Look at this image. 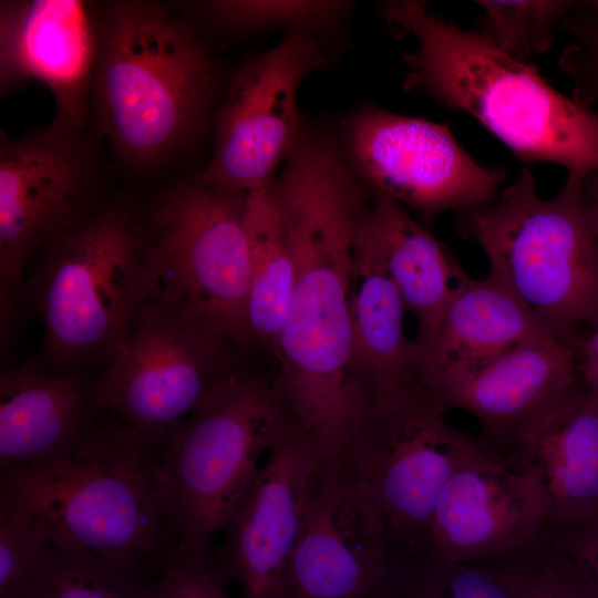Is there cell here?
<instances>
[{
	"instance_id": "5",
	"label": "cell",
	"mask_w": 598,
	"mask_h": 598,
	"mask_svg": "<svg viewBox=\"0 0 598 598\" xmlns=\"http://www.w3.org/2000/svg\"><path fill=\"white\" fill-rule=\"evenodd\" d=\"M584 178L568 174L544 198L524 166L494 200L455 213L488 272L567 343L579 327L598 324V243Z\"/></svg>"
},
{
	"instance_id": "27",
	"label": "cell",
	"mask_w": 598,
	"mask_h": 598,
	"mask_svg": "<svg viewBox=\"0 0 598 598\" xmlns=\"http://www.w3.org/2000/svg\"><path fill=\"white\" fill-rule=\"evenodd\" d=\"M29 598H151L137 573L52 543L37 564Z\"/></svg>"
},
{
	"instance_id": "3",
	"label": "cell",
	"mask_w": 598,
	"mask_h": 598,
	"mask_svg": "<svg viewBox=\"0 0 598 598\" xmlns=\"http://www.w3.org/2000/svg\"><path fill=\"white\" fill-rule=\"evenodd\" d=\"M377 12L394 35L416 42L402 53L406 92L466 112L525 163L580 177L598 171V113L554 89L534 64L432 13L425 1H382Z\"/></svg>"
},
{
	"instance_id": "7",
	"label": "cell",
	"mask_w": 598,
	"mask_h": 598,
	"mask_svg": "<svg viewBox=\"0 0 598 598\" xmlns=\"http://www.w3.org/2000/svg\"><path fill=\"white\" fill-rule=\"evenodd\" d=\"M291 419L277 380L235 365L159 445L157 494L176 547L212 550Z\"/></svg>"
},
{
	"instance_id": "33",
	"label": "cell",
	"mask_w": 598,
	"mask_h": 598,
	"mask_svg": "<svg viewBox=\"0 0 598 598\" xmlns=\"http://www.w3.org/2000/svg\"><path fill=\"white\" fill-rule=\"evenodd\" d=\"M543 532L559 553L575 563L598 591V512L566 527H544Z\"/></svg>"
},
{
	"instance_id": "9",
	"label": "cell",
	"mask_w": 598,
	"mask_h": 598,
	"mask_svg": "<svg viewBox=\"0 0 598 598\" xmlns=\"http://www.w3.org/2000/svg\"><path fill=\"white\" fill-rule=\"evenodd\" d=\"M415 384L369 405L346 451L360 488L379 513L391 555L422 556L447 480L475 445Z\"/></svg>"
},
{
	"instance_id": "36",
	"label": "cell",
	"mask_w": 598,
	"mask_h": 598,
	"mask_svg": "<svg viewBox=\"0 0 598 598\" xmlns=\"http://www.w3.org/2000/svg\"><path fill=\"white\" fill-rule=\"evenodd\" d=\"M590 8H592L598 13V0L586 1Z\"/></svg>"
},
{
	"instance_id": "13",
	"label": "cell",
	"mask_w": 598,
	"mask_h": 598,
	"mask_svg": "<svg viewBox=\"0 0 598 598\" xmlns=\"http://www.w3.org/2000/svg\"><path fill=\"white\" fill-rule=\"evenodd\" d=\"M228 351L150 300L92 382L94 404L162 445L235 367Z\"/></svg>"
},
{
	"instance_id": "1",
	"label": "cell",
	"mask_w": 598,
	"mask_h": 598,
	"mask_svg": "<svg viewBox=\"0 0 598 598\" xmlns=\"http://www.w3.org/2000/svg\"><path fill=\"white\" fill-rule=\"evenodd\" d=\"M293 261L272 352L277 382L319 461L342 457L369 405L351 362L354 248L371 192L334 127L302 122L268 187Z\"/></svg>"
},
{
	"instance_id": "24",
	"label": "cell",
	"mask_w": 598,
	"mask_h": 598,
	"mask_svg": "<svg viewBox=\"0 0 598 598\" xmlns=\"http://www.w3.org/2000/svg\"><path fill=\"white\" fill-rule=\"evenodd\" d=\"M245 229L250 258L249 344L258 343L272 350L290 297L293 261L268 187L248 193Z\"/></svg>"
},
{
	"instance_id": "6",
	"label": "cell",
	"mask_w": 598,
	"mask_h": 598,
	"mask_svg": "<svg viewBox=\"0 0 598 598\" xmlns=\"http://www.w3.org/2000/svg\"><path fill=\"white\" fill-rule=\"evenodd\" d=\"M58 374L109 360L154 292L144 218L103 203L39 252L29 286Z\"/></svg>"
},
{
	"instance_id": "15",
	"label": "cell",
	"mask_w": 598,
	"mask_h": 598,
	"mask_svg": "<svg viewBox=\"0 0 598 598\" xmlns=\"http://www.w3.org/2000/svg\"><path fill=\"white\" fill-rule=\"evenodd\" d=\"M577 385L570 343L539 337L443 368L430 392L447 412L461 409L481 424L477 440L502 460L516 437Z\"/></svg>"
},
{
	"instance_id": "34",
	"label": "cell",
	"mask_w": 598,
	"mask_h": 598,
	"mask_svg": "<svg viewBox=\"0 0 598 598\" xmlns=\"http://www.w3.org/2000/svg\"><path fill=\"white\" fill-rule=\"evenodd\" d=\"M581 379L584 391L598 403V324L580 347Z\"/></svg>"
},
{
	"instance_id": "29",
	"label": "cell",
	"mask_w": 598,
	"mask_h": 598,
	"mask_svg": "<svg viewBox=\"0 0 598 598\" xmlns=\"http://www.w3.org/2000/svg\"><path fill=\"white\" fill-rule=\"evenodd\" d=\"M386 598H511L472 563L391 556Z\"/></svg>"
},
{
	"instance_id": "22",
	"label": "cell",
	"mask_w": 598,
	"mask_h": 598,
	"mask_svg": "<svg viewBox=\"0 0 598 598\" xmlns=\"http://www.w3.org/2000/svg\"><path fill=\"white\" fill-rule=\"evenodd\" d=\"M555 337L495 276L464 272L455 283L431 343L419 348V378L430 390L446 365L486 357L526 340ZM557 338V337H556Z\"/></svg>"
},
{
	"instance_id": "10",
	"label": "cell",
	"mask_w": 598,
	"mask_h": 598,
	"mask_svg": "<svg viewBox=\"0 0 598 598\" xmlns=\"http://www.w3.org/2000/svg\"><path fill=\"white\" fill-rule=\"evenodd\" d=\"M97 137L53 120L18 137L0 133L2 292L18 288L35 255L103 204Z\"/></svg>"
},
{
	"instance_id": "12",
	"label": "cell",
	"mask_w": 598,
	"mask_h": 598,
	"mask_svg": "<svg viewBox=\"0 0 598 598\" xmlns=\"http://www.w3.org/2000/svg\"><path fill=\"white\" fill-rule=\"evenodd\" d=\"M336 131L357 174L371 190L412 209L430 225L441 214L494 200L506 172L477 163L450 127L367 103L346 114Z\"/></svg>"
},
{
	"instance_id": "20",
	"label": "cell",
	"mask_w": 598,
	"mask_h": 598,
	"mask_svg": "<svg viewBox=\"0 0 598 598\" xmlns=\"http://www.w3.org/2000/svg\"><path fill=\"white\" fill-rule=\"evenodd\" d=\"M91 386L81 373L49 374L31 361L3 371L1 468L60 461L82 447L96 429Z\"/></svg>"
},
{
	"instance_id": "21",
	"label": "cell",
	"mask_w": 598,
	"mask_h": 598,
	"mask_svg": "<svg viewBox=\"0 0 598 598\" xmlns=\"http://www.w3.org/2000/svg\"><path fill=\"white\" fill-rule=\"evenodd\" d=\"M355 248L396 287L417 322L420 349L433 340L457 280L465 272L450 249L400 203L371 190Z\"/></svg>"
},
{
	"instance_id": "2",
	"label": "cell",
	"mask_w": 598,
	"mask_h": 598,
	"mask_svg": "<svg viewBox=\"0 0 598 598\" xmlns=\"http://www.w3.org/2000/svg\"><path fill=\"white\" fill-rule=\"evenodd\" d=\"M91 85L93 131L116 162L147 175L212 135L229 76L202 29L177 4L97 2Z\"/></svg>"
},
{
	"instance_id": "28",
	"label": "cell",
	"mask_w": 598,
	"mask_h": 598,
	"mask_svg": "<svg viewBox=\"0 0 598 598\" xmlns=\"http://www.w3.org/2000/svg\"><path fill=\"white\" fill-rule=\"evenodd\" d=\"M478 30L509 56L529 63L554 43L557 27L574 1L478 0Z\"/></svg>"
},
{
	"instance_id": "4",
	"label": "cell",
	"mask_w": 598,
	"mask_h": 598,
	"mask_svg": "<svg viewBox=\"0 0 598 598\" xmlns=\"http://www.w3.org/2000/svg\"><path fill=\"white\" fill-rule=\"evenodd\" d=\"M158 448L121 423L96 426L65 458L1 468L0 494L41 517L53 543L138 573L174 545L157 494Z\"/></svg>"
},
{
	"instance_id": "17",
	"label": "cell",
	"mask_w": 598,
	"mask_h": 598,
	"mask_svg": "<svg viewBox=\"0 0 598 598\" xmlns=\"http://www.w3.org/2000/svg\"><path fill=\"white\" fill-rule=\"evenodd\" d=\"M97 2L0 1V94L29 82L53 96V121L93 130L91 85L97 53Z\"/></svg>"
},
{
	"instance_id": "16",
	"label": "cell",
	"mask_w": 598,
	"mask_h": 598,
	"mask_svg": "<svg viewBox=\"0 0 598 598\" xmlns=\"http://www.w3.org/2000/svg\"><path fill=\"white\" fill-rule=\"evenodd\" d=\"M317 463L308 436L292 417L233 512L215 553L221 573L237 584L243 598H277Z\"/></svg>"
},
{
	"instance_id": "26",
	"label": "cell",
	"mask_w": 598,
	"mask_h": 598,
	"mask_svg": "<svg viewBox=\"0 0 598 598\" xmlns=\"http://www.w3.org/2000/svg\"><path fill=\"white\" fill-rule=\"evenodd\" d=\"M472 564L511 598H598L588 577L551 546L543 530L506 554Z\"/></svg>"
},
{
	"instance_id": "8",
	"label": "cell",
	"mask_w": 598,
	"mask_h": 598,
	"mask_svg": "<svg viewBox=\"0 0 598 598\" xmlns=\"http://www.w3.org/2000/svg\"><path fill=\"white\" fill-rule=\"evenodd\" d=\"M247 195L190 173L158 193L144 217L151 300L182 324L240 349L249 346Z\"/></svg>"
},
{
	"instance_id": "31",
	"label": "cell",
	"mask_w": 598,
	"mask_h": 598,
	"mask_svg": "<svg viewBox=\"0 0 598 598\" xmlns=\"http://www.w3.org/2000/svg\"><path fill=\"white\" fill-rule=\"evenodd\" d=\"M228 582L213 550H185L173 545L151 585V598H229Z\"/></svg>"
},
{
	"instance_id": "18",
	"label": "cell",
	"mask_w": 598,
	"mask_h": 598,
	"mask_svg": "<svg viewBox=\"0 0 598 598\" xmlns=\"http://www.w3.org/2000/svg\"><path fill=\"white\" fill-rule=\"evenodd\" d=\"M547 519L537 482L486 453L476 440L440 494L422 556L452 563L497 557L538 535Z\"/></svg>"
},
{
	"instance_id": "30",
	"label": "cell",
	"mask_w": 598,
	"mask_h": 598,
	"mask_svg": "<svg viewBox=\"0 0 598 598\" xmlns=\"http://www.w3.org/2000/svg\"><path fill=\"white\" fill-rule=\"evenodd\" d=\"M53 542L41 517L0 494V598H29L34 568Z\"/></svg>"
},
{
	"instance_id": "25",
	"label": "cell",
	"mask_w": 598,
	"mask_h": 598,
	"mask_svg": "<svg viewBox=\"0 0 598 598\" xmlns=\"http://www.w3.org/2000/svg\"><path fill=\"white\" fill-rule=\"evenodd\" d=\"M349 0H204L178 4L203 29L248 34L305 32L327 45L340 43L355 8Z\"/></svg>"
},
{
	"instance_id": "14",
	"label": "cell",
	"mask_w": 598,
	"mask_h": 598,
	"mask_svg": "<svg viewBox=\"0 0 598 598\" xmlns=\"http://www.w3.org/2000/svg\"><path fill=\"white\" fill-rule=\"evenodd\" d=\"M383 522L343 455L313 471L277 598H386Z\"/></svg>"
},
{
	"instance_id": "32",
	"label": "cell",
	"mask_w": 598,
	"mask_h": 598,
	"mask_svg": "<svg viewBox=\"0 0 598 598\" xmlns=\"http://www.w3.org/2000/svg\"><path fill=\"white\" fill-rule=\"evenodd\" d=\"M561 27L571 41L561 51L559 69L573 80V99L590 107L598 101V13L586 1H574Z\"/></svg>"
},
{
	"instance_id": "35",
	"label": "cell",
	"mask_w": 598,
	"mask_h": 598,
	"mask_svg": "<svg viewBox=\"0 0 598 598\" xmlns=\"http://www.w3.org/2000/svg\"><path fill=\"white\" fill-rule=\"evenodd\" d=\"M584 190L590 206L598 243V171H594L586 175L584 178Z\"/></svg>"
},
{
	"instance_id": "19",
	"label": "cell",
	"mask_w": 598,
	"mask_h": 598,
	"mask_svg": "<svg viewBox=\"0 0 598 598\" xmlns=\"http://www.w3.org/2000/svg\"><path fill=\"white\" fill-rule=\"evenodd\" d=\"M529 474L547 502L545 527L598 512V403L578 384L528 425L501 460Z\"/></svg>"
},
{
	"instance_id": "11",
	"label": "cell",
	"mask_w": 598,
	"mask_h": 598,
	"mask_svg": "<svg viewBox=\"0 0 598 598\" xmlns=\"http://www.w3.org/2000/svg\"><path fill=\"white\" fill-rule=\"evenodd\" d=\"M330 66L320 42L305 32L283 33L272 48L251 53L229 75L213 120V147L193 174L226 190L269 187L302 124L298 96L303 80Z\"/></svg>"
},
{
	"instance_id": "23",
	"label": "cell",
	"mask_w": 598,
	"mask_h": 598,
	"mask_svg": "<svg viewBox=\"0 0 598 598\" xmlns=\"http://www.w3.org/2000/svg\"><path fill=\"white\" fill-rule=\"evenodd\" d=\"M403 300L391 279L354 248L351 362L368 405L419 379V344L404 330Z\"/></svg>"
}]
</instances>
